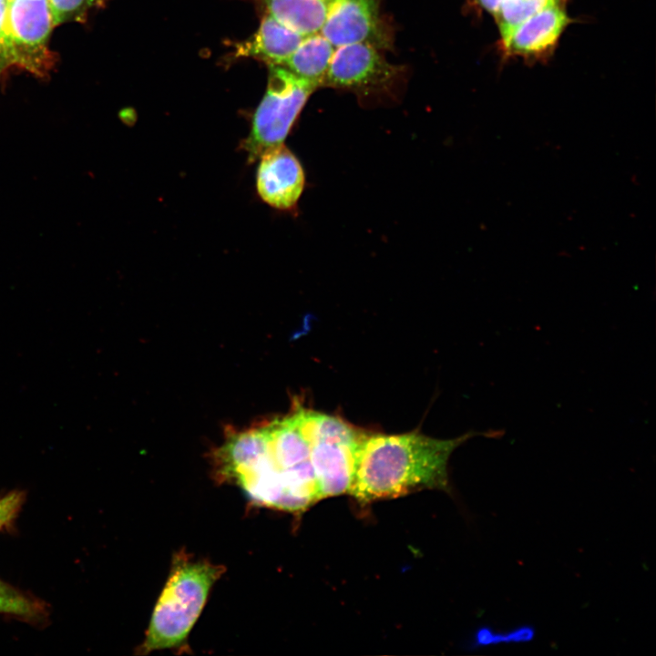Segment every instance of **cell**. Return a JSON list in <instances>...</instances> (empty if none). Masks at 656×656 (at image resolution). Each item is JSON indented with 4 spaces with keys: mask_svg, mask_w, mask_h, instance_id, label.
I'll return each instance as SVG.
<instances>
[{
    "mask_svg": "<svg viewBox=\"0 0 656 656\" xmlns=\"http://www.w3.org/2000/svg\"><path fill=\"white\" fill-rule=\"evenodd\" d=\"M561 0H505L495 15L500 36L506 35L514 26L525 21L540 10L559 5Z\"/></svg>",
    "mask_w": 656,
    "mask_h": 656,
    "instance_id": "cell-15",
    "label": "cell"
},
{
    "mask_svg": "<svg viewBox=\"0 0 656 656\" xmlns=\"http://www.w3.org/2000/svg\"><path fill=\"white\" fill-rule=\"evenodd\" d=\"M268 15L304 36L320 32L324 22V0H264Z\"/></svg>",
    "mask_w": 656,
    "mask_h": 656,
    "instance_id": "cell-13",
    "label": "cell"
},
{
    "mask_svg": "<svg viewBox=\"0 0 656 656\" xmlns=\"http://www.w3.org/2000/svg\"><path fill=\"white\" fill-rule=\"evenodd\" d=\"M334 49L320 32L304 36L283 67L317 87H323Z\"/></svg>",
    "mask_w": 656,
    "mask_h": 656,
    "instance_id": "cell-12",
    "label": "cell"
},
{
    "mask_svg": "<svg viewBox=\"0 0 656 656\" xmlns=\"http://www.w3.org/2000/svg\"><path fill=\"white\" fill-rule=\"evenodd\" d=\"M571 22L559 5L546 7L501 36L507 55L540 57L552 51L564 28Z\"/></svg>",
    "mask_w": 656,
    "mask_h": 656,
    "instance_id": "cell-10",
    "label": "cell"
},
{
    "mask_svg": "<svg viewBox=\"0 0 656 656\" xmlns=\"http://www.w3.org/2000/svg\"><path fill=\"white\" fill-rule=\"evenodd\" d=\"M55 26L81 15L93 0H48Z\"/></svg>",
    "mask_w": 656,
    "mask_h": 656,
    "instance_id": "cell-18",
    "label": "cell"
},
{
    "mask_svg": "<svg viewBox=\"0 0 656 656\" xmlns=\"http://www.w3.org/2000/svg\"><path fill=\"white\" fill-rule=\"evenodd\" d=\"M467 437L443 440L417 432L364 435L348 493L367 504L425 488L446 491L448 458Z\"/></svg>",
    "mask_w": 656,
    "mask_h": 656,
    "instance_id": "cell-1",
    "label": "cell"
},
{
    "mask_svg": "<svg viewBox=\"0 0 656 656\" xmlns=\"http://www.w3.org/2000/svg\"><path fill=\"white\" fill-rule=\"evenodd\" d=\"M395 75L376 46L355 43L335 47L323 87L362 90L384 86Z\"/></svg>",
    "mask_w": 656,
    "mask_h": 656,
    "instance_id": "cell-8",
    "label": "cell"
},
{
    "mask_svg": "<svg viewBox=\"0 0 656 656\" xmlns=\"http://www.w3.org/2000/svg\"><path fill=\"white\" fill-rule=\"evenodd\" d=\"M8 26L15 67L44 77L52 66L48 40L56 26L48 0H9Z\"/></svg>",
    "mask_w": 656,
    "mask_h": 656,
    "instance_id": "cell-6",
    "label": "cell"
},
{
    "mask_svg": "<svg viewBox=\"0 0 656 656\" xmlns=\"http://www.w3.org/2000/svg\"><path fill=\"white\" fill-rule=\"evenodd\" d=\"M0 614L40 624L47 619L48 610L43 600L0 579Z\"/></svg>",
    "mask_w": 656,
    "mask_h": 656,
    "instance_id": "cell-14",
    "label": "cell"
},
{
    "mask_svg": "<svg viewBox=\"0 0 656 656\" xmlns=\"http://www.w3.org/2000/svg\"><path fill=\"white\" fill-rule=\"evenodd\" d=\"M324 1L327 2L328 0H324Z\"/></svg>",
    "mask_w": 656,
    "mask_h": 656,
    "instance_id": "cell-21",
    "label": "cell"
},
{
    "mask_svg": "<svg viewBox=\"0 0 656 656\" xmlns=\"http://www.w3.org/2000/svg\"><path fill=\"white\" fill-rule=\"evenodd\" d=\"M224 568L185 554L175 557L138 654L181 649Z\"/></svg>",
    "mask_w": 656,
    "mask_h": 656,
    "instance_id": "cell-3",
    "label": "cell"
},
{
    "mask_svg": "<svg viewBox=\"0 0 656 656\" xmlns=\"http://www.w3.org/2000/svg\"><path fill=\"white\" fill-rule=\"evenodd\" d=\"M535 636L531 626H521L508 631H496L489 627L480 628L475 635L477 646H489L499 643L530 641Z\"/></svg>",
    "mask_w": 656,
    "mask_h": 656,
    "instance_id": "cell-16",
    "label": "cell"
},
{
    "mask_svg": "<svg viewBox=\"0 0 656 656\" xmlns=\"http://www.w3.org/2000/svg\"><path fill=\"white\" fill-rule=\"evenodd\" d=\"M504 1L505 0H477L483 9L487 10L493 15L497 14Z\"/></svg>",
    "mask_w": 656,
    "mask_h": 656,
    "instance_id": "cell-20",
    "label": "cell"
},
{
    "mask_svg": "<svg viewBox=\"0 0 656 656\" xmlns=\"http://www.w3.org/2000/svg\"><path fill=\"white\" fill-rule=\"evenodd\" d=\"M25 500L26 494L22 490H13L0 497V530L14 521Z\"/></svg>",
    "mask_w": 656,
    "mask_h": 656,
    "instance_id": "cell-19",
    "label": "cell"
},
{
    "mask_svg": "<svg viewBox=\"0 0 656 656\" xmlns=\"http://www.w3.org/2000/svg\"><path fill=\"white\" fill-rule=\"evenodd\" d=\"M303 36L267 14L257 32L238 45L236 56L260 58L269 65L283 66Z\"/></svg>",
    "mask_w": 656,
    "mask_h": 656,
    "instance_id": "cell-11",
    "label": "cell"
},
{
    "mask_svg": "<svg viewBox=\"0 0 656 656\" xmlns=\"http://www.w3.org/2000/svg\"><path fill=\"white\" fill-rule=\"evenodd\" d=\"M295 423L310 446L320 498L349 491L364 434L341 418L297 407Z\"/></svg>",
    "mask_w": 656,
    "mask_h": 656,
    "instance_id": "cell-4",
    "label": "cell"
},
{
    "mask_svg": "<svg viewBox=\"0 0 656 656\" xmlns=\"http://www.w3.org/2000/svg\"><path fill=\"white\" fill-rule=\"evenodd\" d=\"M8 2L9 0H0V76L11 67H15L8 26Z\"/></svg>",
    "mask_w": 656,
    "mask_h": 656,
    "instance_id": "cell-17",
    "label": "cell"
},
{
    "mask_svg": "<svg viewBox=\"0 0 656 656\" xmlns=\"http://www.w3.org/2000/svg\"><path fill=\"white\" fill-rule=\"evenodd\" d=\"M320 33L334 46L386 43L375 0H328Z\"/></svg>",
    "mask_w": 656,
    "mask_h": 656,
    "instance_id": "cell-7",
    "label": "cell"
},
{
    "mask_svg": "<svg viewBox=\"0 0 656 656\" xmlns=\"http://www.w3.org/2000/svg\"><path fill=\"white\" fill-rule=\"evenodd\" d=\"M265 426L266 436L236 460L226 481L237 485L254 504L303 511L321 499L309 444L292 414Z\"/></svg>",
    "mask_w": 656,
    "mask_h": 656,
    "instance_id": "cell-2",
    "label": "cell"
},
{
    "mask_svg": "<svg viewBox=\"0 0 656 656\" xmlns=\"http://www.w3.org/2000/svg\"><path fill=\"white\" fill-rule=\"evenodd\" d=\"M260 159L256 175L260 198L275 209H292L305 185V175L299 159L284 144L268 149Z\"/></svg>",
    "mask_w": 656,
    "mask_h": 656,
    "instance_id": "cell-9",
    "label": "cell"
},
{
    "mask_svg": "<svg viewBox=\"0 0 656 656\" xmlns=\"http://www.w3.org/2000/svg\"><path fill=\"white\" fill-rule=\"evenodd\" d=\"M318 88L283 66L269 65L265 94L252 118L241 148L254 161L268 149L283 144L312 93Z\"/></svg>",
    "mask_w": 656,
    "mask_h": 656,
    "instance_id": "cell-5",
    "label": "cell"
}]
</instances>
